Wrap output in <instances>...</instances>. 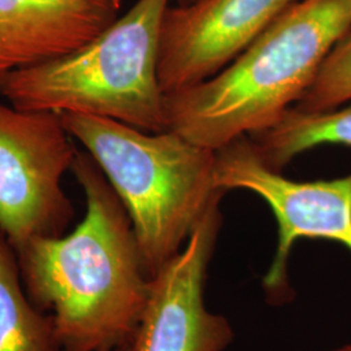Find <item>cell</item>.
<instances>
[{"instance_id":"8992f818","label":"cell","mask_w":351,"mask_h":351,"mask_svg":"<svg viewBox=\"0 0 351 351\" xmlns=\"http://www.w3.org/2000/svg\"><path fill=\"white\" fill-rule=\"evenodd\" d=\"M215 185L223 191L250 190L275 213L277 250L263 278L272 300L284 301L289 291L287 264L298 239H329L351 251V173L323 181L289 180L264 163L245 136L216 151Z\"/></svg>"},{"instance_id":"2e32d148","label":"cell","mask_w":351,"mask_h":351,"mask_svg":"<svg viewBox=\"0 0 351 351\" xmlns=\"http://www.w3.org/2000/svg\"><path fill=\"white\" fill-rule=\"evenodd\" d=\"M112 351H126L125 349H116V350Z\"/></svg>"},{"instance_id":"277c9868","label":"cell","mask_w":351,"mask_h":351,"mask_svg":"<svg viewBox=\"0 0 351 351\" xmlns=\"http://www.w3.org/2000/svg\"><path fill=\"white\" fill-rule=\"evenodd\" d=\"M169 0H138L86 45L16 69L0 94L26 111L98 116L149 133L167 130L158 51Z\"/></svg>"},{"instance_id":"52a82bcc","label":"cell","mask_w":351,"mask_h":351,"mask_svg":"<svg viewBox=\"0 0 351 351\" xmlns=\"http://www.w3.org/2000/svg\"><path fill=\"white\" fill-rule=\"evenodd\" d=\"M298 0H194L164 13L158 77L164 93L211 78Z\"/></svg>"},{"instance_id":"4fadbf2b","label":"cell","mask_w":351,"mask_h":351,"mask_svg":"<svg viewBox=\"0 0 351 351\" xmlns=\"http://www.w3.org/2000/svg\"><path fill=\"white\" fill-rule=\"evenodd\" d=\"M191 1H194V0H178V4H189Z\"/></svg>"},{"instance_id":"7c38bea8","label":"cell","mask_w":351,"mask_h":351,"mask_svg":"<svg viewBox=\"0 0 351 351\" xmlns=\"http://www.w3.org/2000/svg\"><path fill=\"white\" fill-rule=\"evenodd\" d=\"M351 101V27L326 56L314 84L293 107L328 111Z\"/></svg>"},{"instance_id":"5bb4252c","label":"cell","mask_w":351,"mask_h":351,"mask_svg":"<svg viewBox=\"0 0 351 351\" xmlns=\"http://www.w3.org/2000/svg\"><path fill=\"white\" fill-rule=\"evenodd\" d=\"M335 351H351V345L350 346H345V348H342V349H339V350Z\"/></svg>"},{"instance_id":"5b68a950","label":"cell","mask_w":351,"mask_h":351,"mask_svg":"<svg viewBox=\"0 0 351 351\" xmlns=\"http://www.w3.org/2000/svg\"><path fill=\"white\" fill-rule=\"evenodd\" d=\"M77 149L62 114L0 101V229L16 252L58 237L75 216L63 189Z\"/></svg>"},{"instance_id":"8fae6325","label":"cell","mask_w":351,"mask_h":351,"mask_svg":"<svg viewBox=\"0 0 351 351\" xmlns=\"http://www.w3.org/2000/svg\"><path fill=\"white\" fill-rule=\"evenodd\" d=\"M250 138L264 163L276 171L320 145L351 146V101L328 111L291 107L275 125Z\"/></svg>"},{"instance_id":"9a60e30c","label":"cell","mask_w":351,"mask_h":351,"mask_svg":"<svg viewBox=\"0 0 351 351\" xmlns=\"http://www.w3.org/2000/svg\"><path fill=\"white\" fill-rule=\"evenodd\" d=\"M116 1V4L119 5V7H121V3H123V0H114Z\"/></svg>"},{"instance_id":"3957f363","label":"cell","mask_w":351,"mask_h":351,"mask_svg":"<svg viewBox=\"0 0 351 351\" xmlns=\"http://www.w3.org/2000/svg\"><path fill=\"white\" fill-rule=\"evenodd\" d=\"M60 114L125 207L152 278L221 201L226 191L215 185L216 151L172 130L149 133L106 117Z\"/></svg>"},{"instance_id":"9c48e42d","label":"cell","mask_w":351,"mask_h":351,"mask_svg":"<svg viewBox=\"0 0 351 351\" xmlns=\"http://www.w3.org/2000/svg\"><path fill=\"white\" fill-rule=\"evenodd\" d=\"M114 0H0V82L75 50L117 20Z\"/></svg>"},{"instance_id":"30bf717a","label":"cell","mask_w":351,"mask_h":351,"mask_svg":"<svg viewBox=\"0 0 351 351\" xmlns=\"http://www.w3.org/2000/svg\"><path fill=\"white\" fill-rule=\"evenodd\" d=\"M0 351H60L52 317L30 301L17 252L1 229Z\"/></svg>"},{"instance_id":"ba28073f","label":"cell","mask_w":351,"mask_h":351,"mask_svg":"<svg viewBox=\"0 0 351 351\" xmlns=\"http://www.w3.org/2000/svg\"><path fill=\"white\" fill-rule=\"evenodd\" d=\"M221 226L213 203L186 246L151 280L150 295L126 351H223L233 337L223 316L207 311L204 282Z\"/></svg>"},{"instance_id":"7a4b0ae2","label":"cell","mask_w":351,"mask_h":351,"mask_svg":"<svg viewBox=\"0 0 351 351\" xmlns=\"http://www.w3.org/2000/svg\"><path fill=\"white\" fill-rule=\"evenodd\" d=\"M351 27V0H298L211 78L167 94V130L217 151L275 125Z\"/></svg>"},{"instance_id":"6da1fadb","label":"cell","mask_w":351,"mask_h":351,"mask_svg":"<svg viewBox=\"0 0 351 351\" xmlns=\"http://www.w3.org/2000/svg\"><path fill=\"white\" fill-rule=\"evenodd\" d=\"M71 171L86 197L85 217L66 236L33 239L17 251L23 282L30 301L50 311L60 351L126 350L152 278L99 165L77 151Z\"/></svg>"}]
</instances>
